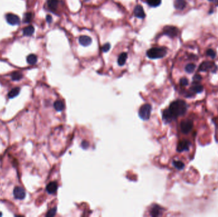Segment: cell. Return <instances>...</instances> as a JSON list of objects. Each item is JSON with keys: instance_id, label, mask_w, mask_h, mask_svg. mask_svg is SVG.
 Returning <instances> with one entry per match:
<instances>
[{"instance_id": "obj_10", "label": "cell", "mask_w": 218, "mask_h": 217, "mask_svg": "<svg viewBox=\"0 0 218 217\" xmlns=\"http://www.w3.org/2000/svg\"><path fill=\"white\" fill-rule=\"evenodd\" d=\"M133 13H134L135 17L140 19H143L146 17L145 12H144L143 9L141 5H137L135 8Z\"/></svg>"}, {"instance_id": "obj_2", "label": "cell", "mask_w": 218, "mask_h": 217, "mask_svg": "<svg viewBox=\"0 0 218 217\" xmlns=\"http://www.w3.org/2000/svg\"><path fill=\"white\" fill-rule=\"evenodd\" d=\"M167 54V50L165 47H154L150 48L147 52V55L152 59L163 58Z\"/></svg>"}, {"instance_id": "obj_19", "label": "cell", "mask_w": 218, "mask_h": 217, "mask_svg": "<svg viewBox=\"0 0 218 217\" xmlns=\"http://www.w3.org/2000/svg\"><path fill=\"white\" fill-rule=\"evenodd\" d=\"M20 89L19 87H15V88L12 89L8 94V97L10 98V99H12V98L17 97V96L19 95V94L20 92Z\"/></svg>"}, {"instance_id": "obj_32", "label": "cell", "mask_w": 218, "mask_h": 217, "mask_svg": "<svg viewBox=\"0 0 218 217\" xmlns=\"http://www.w3.org/2000/svg\"><path fill=\"white\" fill-rule=\"evenodd\" d=\"M82 148H84V149H86V148H88L89 143L86 142V141H83L82 143Z\"/></svg>"}, {"instance_id": "obj_5", "label": "cell", "mask_w": 218, "mask_h": 217, "mask_svg": "<svg viewBox=\"0 0 218 217\" xmlns=\"http://www.w3.org/2000/svg\"><path fill=\"white\" fill-rule=\"evenodd\" d=\"M193 127V122L191 120H185L181 122V130L182 133L187 134L190 132Z\"/></svg>"}, {"instance_id": "obj_26", "label": "cell", "mask_w": 218, "mask_h": 217, "mask_svg": "<svg viewBox=\"0 0 218 217\" xmlns=\"http://www.w3.org/2000/svg\"><path fill=\"white\" fill-rule=\"evenodd\" d=\"M195 68H196V66L195 64H193V63H190V64H188L186 65V68H185V70L187 73H191L195 71Z\"/></svg>"}, {"instance_id": "obj_7", "label": "cell", "mask_w": 218, "mask_h": 217, "mask_svg": "<svg viewBox=\"0 0 218 217\" xmlns=\"http://www.w3.org/2000/svg\"><path fill=\"white\" fill-rule=\"evenodd\" d=\"M191 147V143L188 140L184 139L179 141L177 146V151L182 152L184 151H189Z\"/></svg>"}, {"instance_id": "obj_30", "label": "cell", "mask_w": 218, "mask_h": 217, "mask_svg": "<svg viewBox=\"0 0 218 217\" xmlns=\"http://www.w3.org/2000/svg\"><path fill=\"white\" fill-rule=\"evenodd\" d=\"M180 84L181 86H187L188 85V80L186 78H182L180 80Z\"/></svg>"}, {"instance_id": "obj_31", "label": "cell", "mask_w": 218, "mask_h": 217, "mask_svg": "<svg viewBox=\"0 0 218 217\" xmlns=\"http://www.w3.org/2000/svg\"><path fill=\"white\" fill-rule=\"evenodd\" d=\"M110 43H107L103 45V46L102 47V48H101V50H102L103 52H107L110 50Z\"/></svg>"}, {"instance_id": "obj_9", "label": "cell", "mask_w": 218, "mask_h": 217, "mask_svg": "<svg viewBox=\"0 0 218 217\" xmlns=\"http://www.w3.org/2000/svg\"><path fill=\"white\" fill-rule=\"evenodd\" d=\"M14 197L19 200H23L26 197V192L24 189L20 187H16L13 189Z\"/></svg>"}, {"instance_id": "obj_24", "label": "cell", "mask_w": 218, "mask_h": 217, "mask_svg": "<svg viewBox=\"0 0 218 217\" xmlns=\"http://www.w3.org/2000/svg\"><path fill=\"white\" fill-rule=\"evenodd\" d=\"M146 2L150 6L157 7L161 4V0H146Z\"/></svg>"}, {"instance_id": "obj_14", "label": "cell", "mask_w": 218, "mask_h": 217, "mask_svg": "<svg viewBox=\"0 0 218 217\" xmlns=\"http://www.w3.org/2000/svg\"><path fill=\"white\" fill-rule=\"evenodd\" d=\"M186 6V0H175L174 1V7L176 9L182 10L185 8Z\"/></svg>"}, {"instance_id": "obj_28", "label": "cell", "mask_w": 218, "mask_h": 217, "mask_svg": "<svg viewBox=\"0 0 218 217\" xmlns=\"http://www.w3.org/2000/svg\"><path fill=\"white\" fill-rule=\"evenodd\" d=\"M56 211H57V208H52L51 209L49 210V211L47 212V215H46V216H49V217L54 216L56 215Z\"/></svg>"}, {"instance_id": "obj_11", "label": "cell", "mask_w": 218, "mask_h": 217, "mask_svg": "<svg viewBox=\"0 0 218 217\" xmlns=\"http://www.w3.org/2000/svg\"><path fill=\"white\" fill-rule=\"evenodd\" d=\"M79 43L84 47H87L92 43V39L88 36H80L79 37Z\"/></svg>"}, {"instance_id": "obj_17", "label": "cell", "mask_w": 218, "mask_h": 217, "mask_svg": "<svg viewBox=\"0 0 218 217\" xmlns=\"http://www.w3.org/2000/svg\"><path fill=\"white\" fill-rule=\"evenodd\" d=\"M127 57H128L127 53L123 52V53L121 54L120 55H119L118 59H117L118 64L121 66L124 65L126 61V59H127Z\"/></svg>"}, {"instance_id": "obj_18", "label": "cell", "mask_w": 218, "mask_h": 217, "mask_svg": "<svg viewBox=\"0 0 218 217\" xmlns=\"http://www.w3.org/2000/svg\"><path fill=\"white\" fill-rule=\"evenodd\" d=\"M54 107L55 110L58 111H61L65 108V104L61 100H58L54 103Z\"/></svg>"}, {"instance_id": "obj_25", "label": "cell", "mask_w": 218, "mask_h": 217, "mask_svg": "<svg viewBox=\"0 0 218 217\" xmlns=\"http://www.w3.org/2000/svg\"><path fill=\"white\" fill-rule=\"evenodd\" d=\"M174 166L178 170H182L184 167V164L180 160H174L173 162Z\"/></svg>"}, {"instance_id": "obj_23", "label": "cell", "mask_w": 218, "mask_h": 217, "mask_svg": "<svg viewBox=\"0 0 218 217\" xmlns=\"http://www.w3.org/2000/svg\"><path fill=\"white\" fill-rule=\"evenodd\" d=\"M32 19H33V14L31 12H27L24 14V16L23 18V22L24 23H30L31 22Z\"/></svg>"}, {"instance_id": "obj_4", "label": "cell", "mask_w": 218, "mask_h": 217, "mask_svg": "<svg viewBox=\"0 0 218 217\" xmlns=\"http://www.w3.org/2000/svg\"><path fill=\"white\" fill-rule=\"evenodd\" d=\"M179 33L177 27L172 26H167L163 28V33L170 38L176 37Z\"/></svg>"}, {"instance_id": "obj_1", "label": "cell", "mask_w": 218, "mask_h": 217, "mask_svg": "<svg viewBox=\"0 0 218 217\" xmlns=\"http://www.w3.org/2000/svg\"><path fill=\"white\" fill-rule=\"evenodd\" d=\"M188 110V104L183 100H176L172 102L169 108L163 113V119L166 123H170L178 117L184 115Z\"/></svg>"}, {"instance_id": "obj_35", "label": "cell", "mask_w": 218, "mask_h": 217, "mask_svg": "<svg viewBox=\"0 0 218 217\" xmlns=\"http://www.w3.org/2000/svg\"><path fill=\"white\" fill-rule=\"evenodd\" d=\"M2 216V213L0 212V216Z\"/></svg>"}, {"instance_id": "obj_22", "label": "cell", "mask_w": 218, "mask_h": 217, "mask_svg": "<svg viewBox=\"0 0 218 217\" xmlns=\"http://www.w3.org/2000/svg\"><path fill=\"white\" fill-rule=\"evenodd\" d=\"M11 78L13 81H18L23 78V74L19 71L13 72L11 75Z\"/></svg>"}, {"instance_id": "obj_16", "label": "cell", "mask_w": 218, "mask_h": 217, "mask_svg": "<svg viewBox=\"0 0 218 217\" xmlns=\"http://www.w3.org/2000/svg\"><path fill=\"white\" fill-rule=\"evenodd\" d=\"M34 32V28L33 26H28L23 29V34L26 36H31Z\"/></svg>"}, {"instance_id": "obj_8", "label": "cell", "mask_w": 218, "mask_h": 217, "mask_svg": "<svg viewBox=\"0 0 218 217\" xmlns=\"http://www.w3.org/2000/svg\"><path fill=\"white\" fill-rule=\"evenodd\" d=\"M6 20L9 24L12 26L18 25L20 23V18L17 15L13 13H8L5 16Z\"/></svg>"}, {"instance_id": "obj_3", "label": "cell", "mask_w": 218, "mask_h": 217, "mask_svg": "<svg viewBox=\"0 0 218 217\" xmlns=\"http://www.w3.org/2000/svg\"><path fill=\"white\" fill-rule=\"evenodd\" d=\"M152 106L149 104H145L140 108L139 115V117L143 120H147L149 119L150 116Z\"/></svg>"}, {"instance_id": "obj_29", "label": "cell", "mask_w": 218, "mask_h": 217, "mask_svg": "<svg viewBox=\"0 0 218 217\" xmlns=\"http://www.w3.org/2000/svg\"><path fill=\"white\" fill-rule=\"evenodd\" d=\"M201 80H202L201 76L199 75H197V74L195 75L193 78V83H199L200 81H201Z\"/></svg>"}, {"instance_id": "obj_20", "label": "cell", "mask_w": 218, "mask_h": 217, "mask_svg": "<svg viewBox=\"0 0 218 217\" xmlns=\"http://www.w3.org/2000/svg\"><path fill=\"white\" fill-rule=\"evenodd\" d=\"M59 1L58 0H48L47 4L49 8H50L52 11L56 10L57 8L58 5Z\"/></svg>"}, {"instance_id": "obj_34", "label": "cell", "mask_w": 218, "mask_h": 217, "mask_svg": "<svg viewBox=\"0 0 218 217\" xmlns=\"http://www.w3.org/2000/svg\"><path fill=\"white\" fill-rule=\"evenodd\" d=\"M209 1H210V2H212V3H218V0H209Z\"/></svg>"}, {"instance_id": "obj_6", "label": "cell", "mask_w": 218, "mask_h": 217, "mask_svg": "<svg viewBox=\"0 0 218 217\" xmlns=\"http://www.w3.org/2000/svg\"><path fill=\"white\" fill-rule=\"evenodd\" d=\"M214 68H217L216 66L215 65V64H214V62L205 61L200 64L198 70H199V71H209V70H212V72L215 73V71L214 70Z\"/></svg>"}, {"instance_id": "obj_12", "label": "cell", "mask_w": 218, "mask_h": 217, "mask_svg": "<svg viewBox=\"0 0 218 217\" xmlns=\"http://www.w3.org/2000/svg\"><path fill=\"white\" fill-rule=\"evenodd\" d=\"M58 190V183L52 181L49 183L46 187V190L49 194H54Z\"/></svg>"}, {"instance_id": "obj_15", "label": "cell", "mask_w": 218, "mask_h": 217, "mask_svg": "<svg viewBox=\"0 0 218 217\" xmlns=\"http://www.w3.org/2000/svg\"><path fill=\"white\" fill-rule=\"evenodd\" d=\"M161 214V208L160 206L158 205H154L153 207L151 208L150 210V215L152 216H158Z\"/></svg>"}, {"instance_id": "obj_13", "label": "cell", "mask_w": 218, "mask_h": 217, "mask_svg": "<svg viewBox=\"0 0 218 217\" xmlns=\"http://www.w3.org/2000/svg\"><path fill=\"white\" fill-rule=\"evenodd\" d=\"M203 90V87L202 85L199 84V83H194L193 85L190 89V92L191 94L195 93H201Z\"/></svg>"}, {"instance_id": "obj_21", "label": "cell", "mask_w": 218, "mask_h": 217, "mask_svg": "<svg viewBox=\"0 0 218 217\" xmlns=\"http://www.w3.org/2000/svg\"><path fill=\"white\" fill-rule=\"evenodd\" d=\"M27 62L28 64L33 65L36 64L37 62V56L34 54H30L27 57Z\"/></svg>"}, {"instance_id": "obj_33", "label": "cell", "mask_w": 218, "mask_h": 217, "mask_svg": "<svg viewBox=\"0 0 218 217\" xmlns=\"http://www.w3.org/2000/svg\"><path fill=\"white\" fill-rule=\"evenodd\" d=\"M46 20H47V22L48 23H51L52 22V17L51 15H47V17H46Z\"/></svg>"}, {"instance_id": "obj_27", "label": "cell", "mask_w": 218, "mask_h": 217, "mask_svg": "<svg viewBox=\"0 0 218 217\" xmlns=\"http://www.w3.org/2000/svg\"><path fill=\"white\" fill-rule=\"evenodd\" d=\"M207 55L209 56L211 58H215L216 56V52L214 51L212 49H209V50H207Z\"/></svg>"}]
</instances>
